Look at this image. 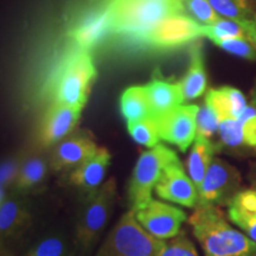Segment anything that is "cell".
<instances>
[{"mask_svg":"<svg viewBox=\"0 0 256 256\" xmlns=\"http://www.w3.org/2000/svg\"><path fill=\"white\" fill-rule=\"evenodd\" d=\"M32 222L28 196L10 192L0 206V256H14L16 246L31 229Z\"/></svg>","mask_w":256,"mask_h":256,"instance_id":"8","label":"cell"},{"mask_svg":"<svg viewBox=\"0 0 256 256\" xmlns=\"http://www.w3.org/2000/svg\"><path fill=\"white\" fill-rule=\"evenodd\" d=\"M112 8L110 2H106L100 8L86 16L72 30L74 43L80 50H88L94 46L107 32H110Z\"/></svg>","mask_w":256,"mask_h":256,"instance_id":"17","label":"cell"},{"mask_svg":"<svg viewBox=\"0 0 256 256\" xmlns=\"http://www.w3.org/2000/svg\"><path fill=\"white\" fill-rule=\"evenodd\" d=\"M252 26H254V36H255V43H256V14L252 18Z\"/></svg>","mask_w":256,"mask_h":256,"instance_id":"37","label":"cell"},{"mask_svg":"<svg viewBox=\"0 0 256 256\" xmlns=\"http://www.w3.org/2000/svg\"><path fill=\"white\" fill-rule=\"evenodd\" d=\"M204 104L217 115L220 122L226 119H238L248 106L243 92L229 86L210 89Z\"/></svg>","mask_w":256,"mask_h":256,"instance_id":"20","label":"cell"},{"mask_svg":"<svg viewBox=\"0 0 256 256\" xmlns=\"http://www.w3.org/2000/svg\"><path fill=\"white\" fill-rule=\"evenodd\" d=\"M153 119H158L174 108L183 104L184 98L179 83L154 78L145 86Z\"/></svg>","mask_w":256,"mask_h":256,"instance_id":"18","label":"cell"},{"mask_svg":"<svg viewBox=\"0 0 256 256\" xmlns=\"http://www.w3.org/2000/svg\"><path fill=\"white\" fill-rule=\"evenodd\" d=\"M250 100H252V106H254L256 108V81H255L254 87H252L250 92Z\"/></svg>","mask_w":256,"mask_h":256,"instance_id":"35","label":"cell"},{"mask_svg":"<svg viewBox=\"0 0 256 256\" xmlns=\"http://www.w3.org/2000/svg\"><path fill=\"white\" fill-rule=\"evenodd\" d=\"M204 256H256V242L234 228L214 206H197L188 218Z\"/></svg>","mask_w":256,"mask_h":256,"instance_id":"1","label":"cell"},{"mask_svg":"<svg viewBox=\"0 0 256 256\" xmlns=\"http://www.w3.org/2000/svg\"><path fill=\"white\" fill-rule=\"evenodd\" d=\"M134 215L147 232L162 241L176 238L188 220L184 210L154 200L142 209L134 211Z\"/></svg>","mask_w":256,"mask_h":256,"instance_id":"10","label":"cell"},{"mask_svg":"<svg viewBox=\"0 0 256 256\" xmlns=\"http://www.w3.org/2000/svg\"><path fill=\"white\" fill-rule=\"evenodd\" d=\"M121 113L127 124L152 118L145 87H130L121 96Z\"/></svg>","mask_w":256,"mask_h":256,"instance_id":"25","label":"cell"},{"mask_svg":"<svg viewBox=\"0 0 256 256\" xmlns=\"http://www.w3.org/2000/svg\"><path fill=\"white\" fill-rule=\"evenodd\" d=\"M98 150V145L88 132L78 130L72 133L50 151L51 171L55 174L72 171L94 156Z\"/></svg>","mask_w":256,"mask_h":256,"instance_id":"12","label":"cell"},{"mask_svg":"<svg viewBox=\"0 0 256 256\" xmlns=\"http://www.w3.org/2000/svg\"><path fill=\"white\" fill-rule=\"evenodd\" d=\"M242 130L241 156H256V108L248 104L238 118Z\"/></svg>","mask_w":256,"mask_h":256,"instance_id":"27","label":"cell"},{"mask_svg":"<svg viewBox=\"0 0 256 256\" xmlns=\"http://www.w3.org/2000/svg\"><path fill=\"white\" fill-rule=\"evenodd\" d=\"M249 182H250L252 188H256V162H252L250 165V170H249Z\"/></svg>","mask_w":256,"mask_h":256,"instance_id":"34","label":"cell"},{"mask_svg":"<svg viewBox=\"0 0 256 256\" xmlns=\"http://www.w3.org/2000/svg\"><path fill=\"white\" fill-rule=\"evenodd\" d=\"M203 31L204 37L209 38L212 43L240 38V40H250L256 46L252 20H238V19L220 17L215 23L203 25Z\"/></svg>","mask_w":256,"mask_h":256,"instance_id":"23","label":"cell"},{"mask_svg":"<svg viewBox=\"0 0 256 256\" xmlns=\"http://www.w3.org/2000/svg\"><path fill=\"white\" fill-rule=\"evenodd\" d=\"M217 152H218L217 144L204 136H196L188 158V177L197 188L200 186L208 168Z\"/></svg>","mask_w":256,"mask_h":256,"instance_id":"24","label":"cell"},{"mask_svg":"<svg viewBox=\"0 0 256 256\" xmlns=\"http://www.w3.org/2000/svg\"><path fill=\"white\" fill-rule=\"evenodd\" d=\"M164 244L147 232L130 210L115 224L96 256H159Z\"/></svg>","mask_w":256,"mask_h":256,"instance_id":"5","label":"cell"},{"mask_svg":"<svg viewBox=\"0 0 256 256\" xmlns=\"http://www.w3.org/2000/svg\"><path fill=\"white\" fill-rule=\"evenodd\" d=\"M95 76L96 69L90 52L80 49L74 51L64 60L58 75L54 80V102L82 110Z\"/></svg>","mask_w":256,"mask_h":256,"instance_id":"4","label":"cell"},{"mask_svg":"<svg viewBox=\"0 0 256 256\" xmlns=\"http://www.w3.org/2000/svg\"><path fill=\"white\" fill-rule=\"evenodd\" d=\"M182 6L185 14L202 25H210L220 18L209 0H182Z\"/></svg>","mask_w":256,"mask_h":256,"instance_id":"29","label":"cell"},{"mask_svg":"<svg viewBox=\"0 0 256 256\" xmlns=\"http://www.w3.org/2000/svg\"><path fill=\"white\" fill-rule=\"evenodd\" d=\"M179 160L174 150L165 145L142 153L134 166L128 186V203L130 210L136 211L145 208L153 200L152 192L166 166Z\"/></svg>","mask_w":256,"mask_h":256,"instance_id":"6","label":"cell"},{"mask_svg":"<svg viewBox=\"0 0 256 256\" xmlns=\"http://www.w3.org/2000/svg\"><path fill=\"white\" fill-rule=\"evenodd\" d=\"M159 2H172V4H179V5H182V0H159Z\"/></svg>","mask_w":256,"mask_h":256,"instance_id":"36","label":"cell"},{"mask_svg":"<svg viewBox=\"0 0 256 256\" xmlns=\"http://www.w3.org/2000/svg\"><path fill=\"white\" fill-rule=\"evenodd\" d=\"M209 2L222 18L252 20L256 14L252 0H209Z\"/></svg>","mask_w":256,"mask_h":256,"instance_id":"26","label":"cell"},{"mask_svg":"<svg viewBox=\"0 0 256 256\" xmlns=\"http://www.w3.org/2000/svg\"><path fill=\"white\" fill-rule=\"evenodd\" d=\"M127 130L134 142L150 148L159 145L160 139L156 121L153 118L127 124Z\"/></svg>","mask_w":256,"mask_h":256,"instance_id":"28","label":"cell"},{"mask_svg":"<svg viewBox=\"0 0 256 256\" xmlns=\"http://www.w3.org/2000/svg\"><path fill=\"white\" fill-rule=\"evenodd\" d=\"M215 44L230 55L249 60H256V46L250 40L232 38V40L217 42Z\"/></svg>","mask_w":256,"mask_h":256,"instance_id":"31","label":"cell"},{"mask_svg":"<svg viewBox=\"0 0 256 256\" xmlns=\"http://www.w3.org/2000/svg\"><path fill=\"white\" fill-rule=\"evenodd\" d=\"M110 162V153L104 147H98L94 156L72 170L66 179L68 184L78 188L84 197L89 196L102 185Z\"/></svg>","mask_w":256,"mask_h":256,"instance_id":"16","label":"cell"},{"mask_svg":"<svg viewBox=\"0 0 256 256\" xmlns=\"http://www.w3.org/2000/svg\"><path fill=\"white\" fill-rule=\"evenodd\" d=\"M184 102L200 98L206 90L208 78L204 64L202 43H192L190 46V64L185 76L179 82Z\"/></svg>","mask_w":256,"mask_h":256,"instance_id":"21","label":"cell"},{"mask_svg":"<svg viewBox=\"0 0 256 256\" xmlns=\"http://www.w3.org/2000/svg\"><path fill=\"white\" fill-rule=\"evenodd\" d=\"M197 136H204L206 139H210L220 130V120L217 115L210 110L208 106L204 104L200 106L197 113Z\"/></svg>","mask_w":256,"mask_h":256,"instance_id":"32","label":"cell"},{"mask_svg":"<svg viewBox=\"0 0 256 256\" xmlns=\"http://www.w3.org/2000/svg\"><path fill=\"white\" fill-rule=\"evenodd\" d=\"M81 108L54 102L42 121L38 144L44 150L51 148L70 136L81 116Z\"/></svg>","mask_w":256,"mask_h":256,"instance_id":"15","label":"cell"},{"mask_svg":"<svg viewBox=\"0 0 256 256\" xmlns=\"http://www.w3.org/2000/svg\"><path fill=\"white\" fill-rule=\"evenodd\" d=\"M116 182L108 179L95 192L83 198L75 226L74 247L80 256H87L100 238L114 210Z\"/></svg>","mask_w":256,"mask_h":256,"instance_id":"3","label":"cell"},{"mask_svg":"<svg viewBox=\"0 0 256 256\" xmlns=\"http://www.w3.org/2000/svg\"><path fill=\"white\" fill-rule=\"evenodd\" d=\"M112 8L110 31L142 43L159 22L179 14L183 6L159 0H108Z\"/></svg>","mask_w":256,"mask_h":256,"instance_id":"2","label":"cell"},{"mask_svg":"<svg viewBox=\"0 0 256 256\" xmlns=\"http://www.w3.org/2000/svg\"><path fill=\"white\" fill-rule=\"evenodd\" d=\"M228 220L256 242V188H244L228 206Z\"/></svg>","mask_w":256,"mask_h":256,"instance_id":"19","label":"cell"},{"mask_svg":"<svg viewBox=\"0 0 256 256\" xmlns=\"http://www.w3.org/2000/svg\"><path fill=\"white\" fill-rule=\"evenodd\" d=\"M204 37L203 25L179 12L162 19L144 38L142 44L158 50H170Z\"/></svg>","mask_w":256,"mask_h":256,"instance_id":"9","label":"cell"},{"mask_svg":"<svg viewBox=\"0 0 256 256\" xmlns=\"http://www.w3.org/2000/svg\"><path fill=\"white\" fill-rule=\"evenodd\" d=\"M241 174L235 166L220 158H214L198 188L197 206H228L241 191Z\"/></svg>","mask_w":256,"mask_h":256,"instance_id":"7","label":"cell"},{"mask_svg":"<svg viewBox=\"0 0 256 256\" xmlns=\"http://www.w3.org/2000/svg\"><path fill=\"white\" fill-rule=\"evenodd\" d=\"M156 194L162 200L182 206L196 208L198 188L185 174L180 160L166 166L154 188Z\"/></svg>","mask_w":256,"mask_h":256,"instance_id":"13","label":"cell"},{"mask_svg":"<svg viewBox=\"0 0 256 256\" xmlns=\"http://www.w3.org/2000/svg\"><path fill=\"white\" fill-rule=\"evenodd\" d=\"M198 110L200 107L196 104H180L156 119L160 139L186 152L197 136Z\"/></svg>","mask_w":256,"mask_h":256,"instance_id":"11","label":"cell"},{"mask_svg":"<svg viewBox=\"0 0 256 256\" xmlns=\"http://www.w3.org/2000/svg\"><path fill=\"white\" fill-rule=\"evenodd\" d=\"M20 158H10L0 162V206L4 203L8 194V188H11L17 174Z\"/></svg>","mask_w":256,"mask_h":256,"instance_id":"33","label":"cell"},{"mask_svg":"<svg viewBox=\"0 0 256 256\" xmlns=\"http://www.w3.org/2000/svg\"><path fill=\"white\" fill-rule=\"evenodd\" d=\"M74 242L62 230L51 229L31 243L22 256H74Z\"/></svg>","mask_w":256,"mask_h":256,"instance_id":"22","label":"cell"},{"mask_svg":"<svg viewBox=\"0 0 256 256\" xmlns=\"http://www.w3.org/2000/svg\"><path fill=\"white\" fill-rule=\"evenodd\" d=\"M40 148V151H34L20 158L11 192L30 196L44 190L51 171L50 156L43 151L44 148Z\"/></svg>","mask_w":256,"mask_h":256,"instance_id":"14","label":"cell"},{"mask_svg":"<svg viewBox=\"0 0 256 256\" xmlns=\"http://www.w3.org/2000/svg\"><path fill=\"white\" fill-rule=\"evenodd\" d=\"M159 256H200L194 242L188 238L185 232H180L177 236L165 241Z\"/></svg>","mask_w":256,"mask_h":256,"instance_id":"30","label":"cell"}]
</instances>
